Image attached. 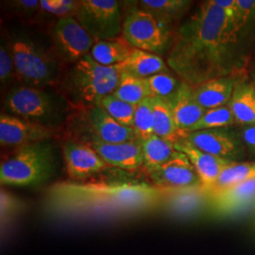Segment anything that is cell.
Segmentation results:
<instances>
[{
	"mask_svg": "<svg viewBox=\"0 0 255 255\" xmlns=\"http://www.w3.org/2000/svg\"><path fill=\"white\" fill-rule=\"evenodd\" d=\"M248 35L215 0L204 1L174 28L166 64L192 87L245 73Z\"/></svg>",
	"mask_w": 255,
	"mask_h": 255,
	"instance_id": "cell-1",
	"label": "cell"
},
{
	"mask_svg": "<svg viewBox=\"0 0 255 255\" xmlns=\"http://www.w3.org/2000/svg\"><path fill=\"white\" fill-rule=\"evenodd\" d=\"M9 7L17 15L25 18H32L39 16L40 1L38 0H16L10 1Z\"/></svg>",
	"mask_w": 255,
	"mask_h": 255,
	"instance_id": "cell-36",
	"label": "cell"
},
{
	"mask_svg": "<svg viewBox=\"0 0 255 255\" xmlns=\"http://www.w3.org/2000/svg\"><path fill=\"white\" fill-rule=\"evenodd\" d=\"M51 38L57 53L68 63H78L96 44L75 16L55 21Z\"/></svg>",
	"mask_w": 255,
	"mask_h": 255,
	"instance_id": "cell-10",
	"label": "cell"
},
{
	"mask_svg": "<svg viewBox=\"0 0 255 255\" xmlns=\"http://www.w3.org/2000/svg\"><path fill=\"white\" fill-rule=\"evenodd\" d=\"M141 144L143 149L144 166L146 171L166 163L178 153L174 144L165 141L156 134L151 135L146 140L141 141Z\"/></svg>",
	"mask_w": 255,
	"mask_h": 255,
	"instance_id": "cell-26",
	"label": "cell"
},
{
	"mask_svg": "<svg viewBox=\"0 0 255 255\" xmlns=\"http://www.w3.org/2000/svg\"><path fill=\"white\" fill-rule=\"evenodd\" d=\"M113 96L132 105H138L147 98H151L145 79L139 78L124 69L120 76L119 86Z\"/></svg>",
	"mask_w": 255,
	"mask_h": 255,
	"instance_id": "cell-27",
	"label": "cell"
},
{
	"mask_svg": "<svg viewBox=\"0 0 255 255\" xmlns=\"http://www.w3.org/2000/svg\"><path fill=\"white\" fill-rule=\"evenodd\" d=\"M237 124L255 126V87L246 74L237 76L234 92L229 102Z\"/></svg>",
	"mask_w": 255,
	"mask_h": 255,
	"instance_id": "cell-20",
	"label": "cell"
},
{
	"mask_svg": "<svg viewBox=\"0 0 255 255\" xmlns=\"http://www.w3.org/2000/svg\"><path fill=\"white\" fill-rule=\"evenodd\" d=\"M98 106L104 110L110 117H112L121 125L133 128L137 105L129 104L119 100L113 95H110L104 98Z\"/></svg>",
	"mask_w": 255,
	"mask_h": 255,
	"instance_id": "cell-30",
	"label": "cell"
},
{
	"mask_svg": "<svg viewBox=\"0 0 255 255\" xmlns=\"http://www.w3.org/2000/svg\"><path fill=\"white\" fill-rule=\"evenodd\" d=\"M174 146L178 151L187 156L201 178L202 186L207 191H209L210 188L217 182L219 175L225 168L237 163L201 151L183 138L174 144Z\"/></svg>",
	"mask_w": 255,
	"mask_h": 255,
	"instance_id": "cell-16",
	"label": "cell"
},
{
	"mask_svg": "<svg viewBox=\"0 0 255 255\" xmlns=\"http://www.w3.org/2000/svg\"><path fill=\"white\" fill-rule=\"evenodd\" d=\"M133 128L140 141L146 140L154 134V117L151 98H147L137 105Z\"/></svg>",
	"mask_w": 255,
	"mask_h": 255,
	"instance_id": "cell-31",
	"label": "cell"
},
{
	"mask_svg": "<svg viewBox=\"0 0 255 255\" xmlns=\"http://www.w3.org/2000/svg\"><path fill=\"white\" fill-rule=\"evenodd\" d=\"M5 106L9 113L46 126L60 117L57 102L46 92L31 86H20L8 93Z\"/></svg>",
	"mask_w": 255,
	"mask_h": 255,
	"instance_id": "cell-8",
	"label": "cell"
},
{
	"mask_svg": "<svg viewBox=\"0 0 255 255\" xmlns=\"http://www.w3.org/2000/svg\"><path fill=\"white\" fill-rule=\"evenodd\" d=\"M237 77L216 79L193 87L196 101L206 110L227 105L231 101Z\"/></svg>",
	"mask_w": 255,
	"mask_h": 255,
	"instance_id": "cell-21",
	"label": "cell"
},
{
	"mask_svg": "<svg viewBox=\"0 0 255 255\" xmlns=\"http://www.w3.org/2000/svg\"><path fill=\"white\" fill-rule=\"evenodd\" d=\"M150 181L156 187L175 190L201 186V178L186 155L178 153L166 163L147 170Z\"/></svg>",
	"mask_w": 255,
	"mask_h": 255,
	"instance_id": "cell-11",
	"label": "cell"
},
{
	"mask_svg": "<svg viewBox=\"0 0 255 255\" xmlns=\"http://www.w3.org/2000/svg\"><path fill=\"white\" fill-rule=\"evenodd\" d=\"M9 49L13 58L15 73L28 86H44L54 82L57 65L50 56L25 36L9 39Z\"/></svg>",
	"mask_w": 255,
	"mask_h": 255,
	"instance_id": "cell-5",
	"label": "cell"
},
{
	"mask_svg": "<svg viewBox=\"0 0 255 255\" xmlns=\"http://www.w3.org/2000/svg\"><path fill=\"white\" fill-rule=\"evenodd\" d=\"M239 132L247 149L255 155V126H242Z\"/></svg>",
	"mask_w": 255,
	"mask_h": 255,
	"instance_id": "cell-39",
	"label": "cell"
},
{
	"mask_svg": "<svg viewBox=\"0 0 255 255\" xmlns=\"http://www.w3.org/2000/svg\"><path fill=\"white\" fill-rule=\"evenodd\" d=\"M255 204V179L223 191L210 194L209 212L215 217H228Z\"/></svg>",
	"mask_w": 255,
	"mask_h": 255,
	"instance_id": "cell-14",
	"label": "cell"
},
{
	"mask_svg": "<svg viewBox=\"0 0 255 255\" xmlns=\"http://www.w3.org/2000/svg\"><path fill=\"white\" fill-rule=\"evenodd\" d=\"M192 1L186 0H141L140 9L154 16L159 22L173 29L174 25L185 15Z\"/></svg>",
	"mask_w": 255,
	"mask_h": 255,
	"instance_id": "cell-22",
	"label": "cell"
},
{
	"mask_svg": "<svg viewBox=\"0 0 255 255\" xmlns=\"http://www.w3.org/2000/svg\"><path fill=\"white\" fill-rule=\"evenodd\" d=\"M210 194L202 185L164 190L160 209L177 219H192L209 211Z\"/></svg>",
	"mask_w": 255,
	"mask_h": 255,
	"instance_id": "cell-12",
	"label": "cell"
},
{
	"mask_svg": "<svg viewBox=\"0 0 255 255\" xmlns=\"http://www.w3.org/2000/svg\"><path fill=\"white\" fill-rule=\"evenodd\" d=\"M52 146L45 142L20 146L0 167L1 184L12 186L39 185L54 173Z\"/></svg>",
	"mask_w": 255,
	"mask_h": 255,
	"instance_id": "cell-3",
	"label": "cell"
},
{
	"mask_svg": "<svg viewBox=\"0 0 255 255\" xmlns=\"http://www.w3.org/2000/svg\"><path fill=\"white\" fill-rule=\"evenodd\" d=\"M64 158L67 174L74 181L89 178L109 166L88 144H66L64 146Z\"/></svg>",
	"mask_w": 255,
	"mask_h": 255,
	"instance_id": "cell-15",
	"label": "cell"
},
{
	"mask_svg": "<svg viewBox=\"0 0 255 255\" xmlns=\"http://www.w3.org/2000/svg\"><path fill=\"white\" fill-rule=\"evenodd\" d=\"M235 124H237V119L228 103L227 105L214 109L206 110L201 120L186 132L208 128H228Z\"/></svg>",
	"mask_w": 255,
	"mask_h": 255,
	"instance_id": "cell-29",
	"label": "cell"
},
{
	"mask_svg": "<svg viewBox=\"0 0 255 255\" xmlns=\"http://www.w3.org/2000/svg\"><path fill=\"white\" fill-rule=\"evenodd\" d=\"M215 2L225 11L229 18L241 27V13L240 9L238 8L237 0H215Z\"/></svg>",
	"mask_w": 255,
	"mask_h": 255,
	"instance_id": "cell-38",
	"label": "cell"
},
{
	"mask_svg": "<svg viewBox=\"0 0 255 255\" xmlns=\"http://www.w3.org/2000/svg\"><path fill=\"white\" fill-rule=\"evenodd\" d=\"M241 13V27L249 36L255 27V0H237Z\"/></svg>",
	"mask_w": 255,
	"mask_h": 255,
	"instance_id": "cell-35",
	"label": "cell"
},
{
	"mask_svg": "<svg viewBox=\"0 0 255 255\" xmlns=\"http://www.w3.org/2000/svg\"><path fill=\"white\" fill-rule=\"evenodd\" d=\"M255 179V162L235 163L225 168L210 188L209 194L223 191L242 182Z\"/></svg>",
	"mask_w": 255,
	"mask_h": 255,
	"instance_id": "cell-28",
	"label": "cell"
},
{
	"mask_svg": "<svg viewBox=\"0 0 255 255\" xmlns=\"http://www.w3.org/2000/svg\"><path fill=\"white\" fill-rule=\"evenodd\" d=\"M253 82H254V85L255 87V75H254V78H253Z\"/></svg>",
	"mask_w": 255,
	"mask_h": 255,
	"instance_id": "cell-40",
	"label": "cell"
},
{
	"mask_svg": "<svg viewBox=\"0 0 255 255\" xmlns=\"http://www.w3.org/2000/svg\"><path fill=\"white\" fill-rule=\"evenodd\" d=\"M182 138L201 151L230 161L239 163L247 157L248 149L240 132L232 128L184 132Z\"/></svg>",
	"mask_w": 255,
	"mask_h": 255,
	"instance_id": "cell-9",
	"label": "cell"
},
{
	"mask_svg": "<svg viewBox=\"0 0 255 255\" xmlns=\"http://www.w3.org/2000/svg\"><path fill=\"white\" fill-rule=\"evenodd\" d=\"M134 47L122 38L97 42L92 47V58L99 64L114 66L125 63L132 53Z\"/></svg>",
	"mask_w": 255,
	"mask_h": 255,
	"instance_id": "cell-23",
	"label": "cell"
},
{
	"mask_svg": "<svg viewBox=\"0 0 255 255\" xmlns=\"http://www.w3.org/2000/svg\"><path fill=\"white\" fill-rule=\"evenodd\" d=\"M50 128L15 118L7 114L0 116V143L2 146H24L44 142L52 136Z\"/></svg>",
	"mask_w": 255,
	"mask_h": 255,
	"instance_id": "cell-13",
	"label": "cell"
},
{
	"mask_svg": "<svg viewBox=\"0 0 255 255\" xmlns=\"http://www.w3.org/2000/svg\"><path fill=\"white\" fill-rule=\"evenodd\" d=\"M122 64L105 66L87 54L76 63L68 75V85L74 98L91 107L117 90L123 71Z\"/></svg>",
	"mask_w": 255,
	"mask_h": 255,
	"instance_id": "cell-4",
	"label": "cell"
},
{
	"mask_svg": "<svg viewBox=\"0 0 255 255\" xmlns=\"http://www.w3.org/2000/svg\"><path fill=\"white\" fill-rule=\"evenodd\" d=\"M16 75L13 58L6 41H1L0 46V80L2 84H8L12 77Z\"/></svg>",
	"mask_w": 255,
	"mask_h": 255,
	"instance_id": "cell-34",
	"label": "cell"
},
{
	"mask_svg": "<svg viewBox=\"0 0 255 255\" xmlns=\"http://www.w3.org/2000/svg\"><path fill=\"white\" fill-rule=\"evenodd\" d=\"M88 145L93 147L110 166L134 170L141 165H144L143 149L140 140L110 144L96 139Z\"/></svg>",
	"mask_w": 255,
	"mask_h": 255,
	"instance_id": "cell-17",
	"label": "cell"
},
{
	"mask_svg": "<svg viewBox=\"0 0 255 255\" xmlns=\"http://www.w3.org/2000/svg\"><path fill=\"white\" fill-rule=\"evenodd\" d=\"M164 196V189L146 183L59 182L46 193L44 210L64 221L119 219L160 209Z\"/></svg>",
	"mask_w": 255,
	"mask_h": 255,
	"instance_id": "cell-2",
	"label": "cell"
},
{
	"mask_svg": "<svg viewBox=\"0 0 255 255\" xmlns=\"http://www.w3.org/2000/svg\"><path fill=\"white\" fill-rule=\"evenodd\" d=\"M121 64L124 70L142 79L168 72L167 64L159 55L136 48L133 49L127 61Z\"/></svg>",
	"mask_w": 255,
	"mask_h": 255,
	"instance_id": "cell-24",
	"label": "cell"
},
{
	"mask_svg": "<svg viewBox=\"0 0 255 255\" xmlns=\"http://www.w3.org/2000/svg\"><path fill=\"white\" fill-rule=\"evenodd\" d=\"M80 1L74 0H42L40 1V14L59 19L76 16Z\"/></svg>",
	"mask_w": 255,
	"mask_h": 255,
	"instance_id": "cell-33",
	"label": "cell"
},
{
	"mask_svg": "<svg viewBox=\"0 0 255 255\" xmlns=\"http://www.w3.org/2000/svg\"><path fill=\"white\" fill-rule=\"evenodd\" d=\"M75 17L96 43L122 34L120 4L116 0H82Z\"/></svg>",
	"mask_w": 255,
	"mask_h": 255,
	"instance_id": "cell-7",
	"label": "cell"
},
{
	"mask_svg": "<svg viewBox=\"0 0 255 255\" xmlns=\"http://www.w3.org/2000/svg\"><path fill=\"white\" fill-rule=\"evenodd\" d=\"M151 98L167 99L179 88L181 81L168 72L153 75L145 79Z\"/></svg>",
	"mask_w": 255,
	"mask_h": 255,
	"instance_id": "cell-32",
	"label": "cell"
},
{
	"mask_svg": "<svg viewBox=\"0 0 255 255\" xmlns=\"http://www.w3.org/2000/svg\"><path fill=\"white\" fill-rule=\"evenodd\" d=\"M172 32L143 9L131 10L123 21L122 35L130 46L159 56L168 50Z\"/></svg>",
	"mask_w": 255,
	"mask_h": 255,
	"instance_id": "cell-6",
	"label": "cell"
},
{
	"mask_svg": "<svg viewBox=\"0 0 255 255\" xmlns=\"http://www.w3.org/2000/svg\"><path fill=\"white\" fill-rule=\"evenodd\" d=\"M89 123L97 135L96 139L104 143L119 144L139 140L133 128L121 125L98 105L91 107Z\"/></svg>",
	"mask_w": 255,
	"mask_h": 255,
	"instance_id": "cell-19",
	"label": "cell"
},
{
	"mask_svg": "<svg viewBox=\"0 0 255 255\" xmlns=\"http://www.w3.org/2000/svg\"><path fill=\"white\" fill-rule=\"evenodd\" d=\"M151 102L154 117V134L176 144L182 138L184 132L177 127L168 103L161 98H151Z\"/></svg>",
	"mask_w": 255,
	"mask_h": 255,
	"instance_id": "cell-25",
	"label": "cell"
},
{
	"mask_svg": "<svg viewBox=\"0 0 255 255\" xmlns=\"http://www.w3.org/2000/svg\"><path fill=\"white\" fill-rule=\"evenodd\" d=\"M20 202L7 192H1V221L6 223L20 210Z\"/></svg>",
	"mask_w": 255,
	"mask_h": 255,
	"instance_id": "cell-37",
	"label": "cell"
},
{
	"mask_svg": "<svg viewBox=\"0 0 255 255\" xmlns=\"http://www.w3.org/2000/svg\"><path fill=\"white\" fill-rule=\"evenodd\" d=\"M164 100L168 103L175 123L182 132H186L195 126L206 112L196 101L193 87L185 82H181L177 91Z\"/></svg>",
	"mask_w": 255,
	"mask_h": 255,
	"instance_id": "cell-18",
	"label": "cell"
}]
</instances>
